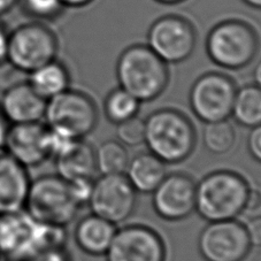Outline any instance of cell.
I'll list each match as a JSON object with an SVG mask.
<instances>
[{
    "instance_id": "1",
    "label": "cell",
    "mask_w": 261,
    "mask_h": 261,
    "mask_svg": "<svg viewBox=\"0 0 261 261\" xmlns=\"http://www.w3.org/2000/svg\"><path fill=\"white\" fill-rule=\"evenodd\" d=\"M115 73L119 87L141 102L159 98L170 80L168 65L146 44L125 47L116 61Z\"/></svg>"
},
{
    "instance_id": "2",
    "label": "cell",
    "mask_w": 261,
    "mask_h": 261,
    "mask_svg": "<svg viewBox=\"0 0 261 261\" xmlns=\"http://www.w3.org/2000/svg\"><path fill=\"white\" fill-rule=\"evenodd\" d=\"M66 228L47 226L24 210L0 214V258L24 261L49 247L65 246Z\"/></svg>"
},
{
    "instance_id": "3",
    "label": "cell",
    "mask_w": 261,
    "mask_h": 261,
    "mask_svg": "<svg viewBox=\"0 0 261 261\" xmlns=\"http://www.w3.org/2000/svg\"><path fill=\"white\" fill-rule=\"evenodd\" d=\"M145 139L148 152L167 164H181L196 147V129L188 116L174 109H160L147 116Z\"/></svg>"
},
{
    "instance_id": "4",
    "label": "cell",
    "mask_w": 261,
    "mask_h": 261,
    "mask_svg": "<svg viewBox=\"0 0 261 261\" xmlns=\"http://www.w3.org/2000/svg\"><path fill=\"white\" fill-rule=\"evenodd\" d=\"M249 182L232 170H215L196 183V212L207 222L233 220L245 211Z\"/></svg>"
},
{
    "instance_id": "5",
    "label": "cell",
    "mask_w": 261,
    "mask_h": 261,
    "mask_svg": "<svg viewBox=\"0 0 261 261\" xmlns=\"http://www.w3.org/2000/svg\"><path fill=\"white\" fill-rule=\"evenodd\" d=\"M206 53L214 65L240 70L251 65L259 52L260 39L253 25L241 19L218 22L206 37Z\"/></svg>"
},
{
    "instance_id": "6",
    "label": "cell",
    "mask_w": 261,
    "mask_h": 261,
    "mask_svg": "<svg viewBox=\"0 0 261 261\" xmlns=\"http://www.w3.org/2000/svg\"><path fill=\"white\" fill-rule=\"evenodd\" d=\"M23 210L31 218L47 226L66 228L77 217L69 184L59 175H43L30 182Z\"/></svg>"
},
{
    "instance_id": "7",
    "label": "cell",
    "mask_w": 261,
    "mask_h": 261,
    "mask_svg": "<svg viewBox=\"0 0 261 261\" xmlns=\"http://www.w3.org/2000/svg\"><path fill=\"white\" fill-rule=\"evenodd\" d=\"M59 42L57 35L43 22L21 24L10 33L7 62L16 70L31 71L57 59Z\"/></svg>"
},
{
    "instance_id": "8",
    "label": "cell",
    "mask_w": 261,
    "mask_h": 261,
    "mask_svg": "<svg viewBox=\"0 0 261 261\" xmlns=\"http://www.w3.org/2000/svg\"><path fill=\"white\" fill-rule=\"evenodd\" d=\"M98 119V109L93 99L74 89H68L47 100L44 115L48 128L62 130L79 139H83L96 129Z\"/></svg>"
},
{
    "instance_id": "9",
    "label": "cell",
    "mask_w": 261,
    "mask_h": 261,
    "mask_svg": "<svg viewBox=\"0 0 261 261\" xmlns=\"http://www.w3.org/2000/svg\"><path fill=\"white\" fill-rule=\"evenodd\" d=\"M237 85L230 76L220 71H207L191 85L189 105L201 122L212 123L231 116Z\"/></svg>"
},
{
    "instance_id": "10",
    "label": "cell",
    "mask_w": 261,
    "mask_h": 261,
    "mask_svg": "<svg viewBox=\"0 0 261 261\" xmlns=\"http://www.w3.org/2000/svg\"><path fill=\"white\" fill-rule=\"evenodd\" d=\"M146 45L167 65L181 64L195 52L197 31L187 17L177 14L164 15L151 24Z\"/></svg>"
},
{
    "instance_id": "11",
    "label": "cell",
    "mask_w": 261,
    "mask_h": 261,
    "mask_svg": "<svg viewBox=\"0 0 261 261\" xmlns=\"http://www.w3.org/2000/svg\"><path fill=\"white\" fill-rule=\"evenodd\" d=\"M252 249L245 224L233 220L208 222L198 237L205 261H244Z\"/></svg>"
},
{
    "instance_id": "12",
    "label": "cell",
    "mask_w": 261,
    "mask_h": 261,
    "mask_svg": "<svg viewBox=\"0 0 261 261\" xmlns=\"http://www.w3.org/2000/svg\"><path fill=\"white\" fill-rule=\"evenodd\" d=\"M88 206L91 213L115 226L127 221L137 206V191L124 174L101 175L93 182Z\"/></svg>"
},
{
    "instance_id": "13",
    "label": "cell",
    "mask_w": 261,
    "mask_h": 261,
    "mask_svg": "<svg viewBox=\"0 0 261 261\" xmlns=\"http://www.w3.org/2000/svg\"><path fill=\"white\" fill-rule=\"evenodd\" d=\"M166 255L163 238L143 224L118 229L105 253L106 261H166Z\"/></svg>"
},
{
    "instance_id": "14",
    "label": "cell",
    "mask_w": 261,
    "mask_h": 261,
    "mask_svg": "<svg viewBox=\"0 0 261 261\" xmlns=\"http://www.w3.org/2000/svg\"><path fill=\"white\" fill-rule=\"evenodd\" d=\"M151 195L153 210L166 221H182L196 212V182L188 174H167Z\"/></svg>"
},
{
    "instance_id": "15",
    "label": "cell",
    "mask_w": 261,
    "mask_h": 261,
    "mask_svg": "<svg viewBox=\"0 0 261 261\" xmlns=\"http://www.w3.org/2000/svg\"><path fill=\"white\" fill-rule=\"evenodd\" d=\"M4 148L25 168L42 165L51 158L47 125L43 122L12 124L7 128Z\"/></svg>"
},
{
    "instance_id": "16",
    "label": "cell",
    "mask_w": 261,
    "mask_h": 261,
    "mask_svg": "<svg viewBox=\"0 0 261 261\" xmlns=\"http://www.w3.org/2000/svg\"><path fill=\"white\" fill-rule=\"evenodd\" d=\"M47 100L31 88L28 82L11 85L3 93L0 111L11 124L42 122Z\"/></svg>"
},
{
    "instance_id": "17",
    "label": "cell",
    "mask_w": 261,
    "mask_h": 261,
    "mask_svg": "<svg viewBox=\"0 0 261 261\" xmlns=\"http://www.w3.org/2000/svg\"><path fill=\"white\" fill-rule=\"evenodd\" d=\"M30 182L24 166L0 147V214L23 210Z\"/></svg>"
},
{
    "instance_id": "18",
    "label": "cell",
    "mask_w": 261,
    "mask_h": 261,
    "mask_svg": "<svg viewBox=\"0 0 261 261\" xmlns=\"http://www.w3.org/2000/svg\"><path fill=\"white\" fill-rule=\"evenodd\" d=\"M118 228L96 214H89L80 220L74 230V238L84 253L99 256L105 255Z\"/></svg>"
},
{
    "instance_id": "19",
    "label": "cell",
    "mask_w": 261,
    "mask_h": 261,
    "mask_svg": "<svg viewBox=\"0 0 261 261\" xmlns=\"http://www.w3.org/2000/svg\"><path fill=\"white\" fill-rule=\"evenodd\" d=\"M166 175V164L151 152H141L133 156L124 172L129 183L141 193H152Z\"/></svg>"
},
{
    "instance_id": "20",
    "label": "cell",
    "mask_w": 261,
    "mask_h": 261,
    "mask_svg": "<svg viewBox=\"0 0 261 261\" xmlns=\"http://www.w3.org/2000/svg\"><path fill=\"white\" fill-rule=\"evenodd\" d=\"M55 160L57 175L67 182L76 178H93L97 173L94 148L83 139Z\"/></svg>"
},
{
    "instance_id": "21",
    "label": "cell",
    "mask_w": 261,
    "mask_h": 261,
    "mask_svg": "<svg viewBox=\"0 0 261 261\" xmlns=\"http://www.w3.org/2000/svg\"><path fill=\"white\" fill-rule=\"evenodd\" d=\"M28 83L45 100L70 89V74L59 60L49 61L29 74Z\"/></svg>"
},
{
    "instance_id": "22",
    "label": "cell",
    "mask_w": 261,
    "mask_h": 261,
    "mask_svg": "<svg viewBox=\"0 0 261 261\" xmlns=\"http://www.w3.org/2000/svg\"><path fill=\"white\" fill-rule=\"evenodd\" d=\"M231 116L242 127L261 124V89L255 84L237 88Z\"/></svg>"
},
{
    "instance_id": "23",
    "label": "cell",
    "mask_w": 261,
    "mask_h": 261,
    "mask_svg": "<svg viewBox=\"0 0 261 261\" xmlns=\"http://www.w3.org/2000/svg\"><path fill=\"white\" fill-rule=\"evenodd\" d=\"M94 154L97 172L101 175L124 174L130 160L127 146L121 144L118 139L102 142L97 150H94Z\"/></svg>"
},
{
    "instance_id": "24",
    "label": "cell",
    "mask_w": 261,
    "mask_h": 261,
    "mask_svg": "<svg viewBox=\"0 0 261 261\" xmlns=\"http://www.w3.org/2000/svg\"><path fill=\"white\" fill-rule=\"evenodd\" d=\"M142 102L122 88H115L107 94L103 101L106 119L114 124L124 122L137 116Z\"/></svg>"
},
{
    "instance_id": "25",
    "label": "cell",
    "mask_w": 261,
    "mask_h": 261,
    "mask_svg": "<svg viewBox=\"0 0 261 261\" xmlns=\"http://www.w3.org/2000/svg\"><path fill=\"white\" fill-rule=\"evenodd\" d=\"M236 138L235 128L228 120L206 123L202 130V144L213 154H227L235 146Z\"/></svg>"
},
{
    "instance_id": "26",
    "label": "cell",
    "mask_w": 261,
    "mask_h": 261,
    "mask_svg": "<svg viewBox=\"0 0 261 261\" xmlns=\"http://www.w3.org/2000/svg\"><path fill=\"white\" fill-rule=\"evenodd\" d=\"M22 10L36 21H53L64 14L61 0H19Z\"/></svg>"
},
{
    "instance_id": "27",
    "label": "cell",
    "mask_w": 261,
    "mask_h": 261,
    "mask_svg": "<svg viewBox=\"0 0 261 261\" xmlns=\"http://www.w3.org/2000/svg\"><path fill=\"white\" fill-rule=\"evenodd\" d=\"M116 125V138L124 146L135 147L144 144L145 122L143 119L135 116Z\"/></svg>"
},
{
    "instance_id": "28",
    "label": "cell",
    "mask_w": 261,
    "mask_h": 261,
    "mask_svg": "<svg viewBox=\"0 0 261 261\" xmlns=\"http://www.w3.org/2000/svg\"><path fill=\"white\" fill-rule=\"evenodd\" d=\"M93 178H76L68 182L71 196L81 208L89 204L93 189Z\"/></svg>"
},
{
    "instance_id": "29",
    "label": "cell",
    "mask_w": 261,
    "mask_h": 261,
    "mask_svg": "<svg viewBox=\"0 0 261 261\" xmlns=\"http://www.w3.org/2000/svg\"><path fill=\"white\" fill-rule=\"evenodd\" d=\"M24 261H71V258L65 246H59L40 251Z\"/></svg>"
},
{
    "instance_id": "30",
    "label": "cell",
    "mask_w": 261,
    "mask_h": 261,
    "mask_svg": "<svg viewBox=\"0 0 261 261\" xmlns=\"http://www.w3.org/2000/svg\"><path fill=\"white\" fill-rule=\"evenodd\" d=\"M247 151L256 163L261 164V124L251 128L246 141Z\"/></svg>"
},
{
    "instance_id": "31",
    "label": "cell",
    "mask_w": 261,
    "mask_h": 261,
    "mask_svg": "<svg viewBox=\"0 0 261 261\" xmlns=\"http://www.w3.org/2000/svg\"><path fill=\"white\" fill-rule=\"evenodd\" d=\"M245 229L251 246L261 250V215H255L251 218L245 224Z\"/></svg>"
},
{
    "instance_id": "32",
    "label": "cell",
    "mask_w": 261,
    "mask_h": 261,
    "mask_svg": "<svg viewBox=\"0 0 261 261\" xmlns=\"http://www.w3.org/2000/svg\"><path fill=\"white\" fill-rule=\"evenodd\" d=\"M260 210H261V190L258 188H250L244 212L256 213L259 212Z\"/></svg>"
},
{
    "instance_id": "33",
    "label": "cell",
    "mask_w": 261,
    "mask_h": 261,
    "mask_svg": "<svg viewBox=\"0 0 261 261\" xmlns=\"http://www.w3.org/2000/svg\"><path fill=\"white\" fill-rule=\"evenodd\" d=\"M8 43H10V33L0 23V66L7 62Z\"/></svg>"
},
{
    "instance_id": "34",
    "label": "cell",
    "mask_w": 261,
    "mask_h": 261,
    "mask_svg": "<svg viewBox=\"0 0 261 261\" xmlns=\"http://www.w3.org/2000/svg\"><path fill=\"white\" fill-rule=\"evenodd\" d=\"M94 0H61L66 8H82L89 6Z\"/></svg>"
},
{
    "instance_id": "35",
    "label": "cell",
    "mask_w": 261,
    "mask_h": 261,
    "mask_svg": "<svg viewBox=\"0 0 261 261\" xmlns=\"http://www.w3.org/2000/svg\"><path fill=\"white\" fill-rule=\"evenodd\" d=\"M16 4H19V0H0V16L10 13Z\"/></svg>"
},
{
    "instance_id": "36",
    "label": "cell",
    "mask_w": 261,
    "mask_h": 261,
    "mask_svg": "<svg viewBox=\"0 0 261 261\" xmlns=\"http://www.w3.org/2000/svg\"><path fill=\"white\" fill-rule=\"evenodd\" d=\"M7 128H6V124H5V119H4L3 115L0 114V147H4V143H5Z\"/></svg>"
},
{
    "instance_id": "37",
    "label": "cell",
    "mask_w": 261,
    "mask_h": 261,
    "mask_svg": "<svg viewBox=\"0 0 261 261\" xmlns=\"http://www.w3.org/2000/svg\"><path fill=\"white\" fill-rule=\"evenodd\" d=\"M253 80H254V84L258 85V87L261 89V60H259L258 64H256L254 67Z\"/></svg>"
},
{
    "instance_id": "38",
    "label": "cell",
    "mask_w": 261,
    "mask_h": 261,
    "mask_svg": "<svg viewBox=\"0 0 261 261\" xmlns=\"http://www.w3.org/2000/svg\"><path fill=\"white\" fill-rule=\"evenodd\" d=\"M155 3L161 4V5H166V6H175V5H179L187 0H154Z\"/></svg>"
},
{
    "instance_id": "39",
    "label": "cell",
    "mask_w": 261,
    "mask_h": 261,
    "mask_svg": "<svg viewBox=\"0 0 261 261\" xmlns=\"http://www.w3.org/2000/svg\"><path fill=\"white\" fill-rule=\"evenodd\" d=\"M242 2L251 8L261 11V0H242Z\"/></svg>"
}]
</instances>
